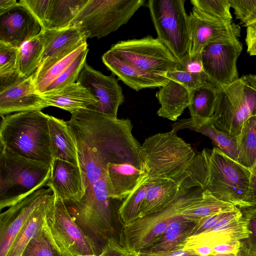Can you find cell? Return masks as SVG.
Instances as JSON below:
<instances>
[{"mask_svg": "<svg viewBox=\"0 0 256 256\" xmlns=\"http://www.w3.org/2000/svg\"><path fill=\"white\" fill-rule=\"evenodd\" d=\"M67 122L78 148L84 193L80 201L64 204L86 234L105 242L116 236L122 226L118 212L122 202L109 197L107 165L142 158L141 145L132 135L128 118L81 109Z\"/></svg>", "mask_w": 256, "mask_h": 256, "instance_id": "obj_1", "label": "cell"}, {"mask_svg": "<svg viewBox=\"0 0 256 256\" xmlns=\"http://www.w3.org/2000/svg\"><path fill=\"white\" fill-rule=\"evenodd\" d=\"M140 152L149 178L171 180L184 190L204 188L206 166L203 154L172 130L146 138Z\"/></svg>", "mask_w": 256, "mask_h": 256, "instance_id": "obj_2", "label": "cell"}, {"mask_svg": "<svg viewBox=\"0 0 256 256\" xmlns=\"http://www.w3.org/2000/svg\"><path fill=\"white\" fill-rule=\"evenodd\" d=\"M206 176L203 190L238 208L256 206V178L254 172L216 147L204 148Z\"/></svg>", "mask_w": 256, "mask_h": 256, "instance_id": "obj_3", "label": "cell"}, {"mask_svg": "<svg viewBox=\"0 0 256 256\" xmlns=\"http://www.w3.org/2000/svg\"><path fill=\"white\" fill-rule=\"evenodd\" d=\"M49 117L41 110L16 112L2 117L0 147L52 166L54 158Z\"/></svg>", "mask_w": 256, "mask_h": 256, "instance_id": "obj_4", "label": "cell"}, {"mask_svg": "<svg viewBox=\"0 0 256 256\" xmlns=\"http://www.w3.org/2000/svg\"><path fill=\"white\" fill-rule=\"evenodd\" d=\"M52 166L0 147V209L46 186Z\"/></svg>", "mask_w": 256, "mask_h": 256, "instance_id": "obj_5", "label": "cell"}, {"mask_svg": "<svg viewBox=\"0 0 256 256\" xmlns=\"http://www.w3.org/2000/svg\"><path fill=\"white\" fill-rule=\"evenodd\" d=\"M256 116V74H248L232 83L218 87L214 112L215 127L238 138L246 122Z\"/></svg>", "mask_w": 256, "mask_h": 256, "instance_id": "obj_6", "label": "cell"}, {"mask_svg": "<svg viewBox=\"0 0 256 256\" xmlns=\"http://www.w3.org/2000/svg\"><path fill=\"white\" fill-rule=\"evenodd\" d=\"M42 230L58 256L98 254L96 242L74 220L64 201L52 193Z\"/></svg>", "mask_w": 256, "mask_h": 256, "instance_id": "obj_7", "label": "cell"}, {"mask_svg": "<svg viewBox=\"0 0 256 256\" xmlns=\"http://www.w3.org/2000/svg\"><path fill=\"white\" fill-rule=\"evenodd\" d=\"M203 189L186 190L162 209L147 214L124 226L121 243L130 252L140 253L157 240L182 212L202 197Z\"/></svg>", "mask_w": 256, "mask_h": 256, "instance_id": "obj_8", "label": "cell"}, {"mask_svg": "<svg viewBox=\"0 0 256 256\" xmlns=\"http://www.w3.org/2000/svg\"><path fill=\"white\" fill-rule=\"evenodd\" d=\"M184 0H150L148 8L157 38L170 50L180 66L190 59L188 16Z\"/></svg>", "mask_w": 256, "mask_h": 256, "instance_id": "obj_9", "label": "cell"}, {"mask_svg": "<svg viewBox=\"0 0 256 256\" xmlns=\"http://www.w3.org/2000/svg\"><path fill=\"white\" fill-rule=\"evenodd\" d=\"M144 0H88L72 21L88 38H100L127 24Z\"/></svg>", "mask_w": 256, "mask_h": 256, "instance_id": "obj_10", "label": "cell"}, {"mask_svg": "<svg viewBox=\"0 0 256 256\" xmlns=\"http://www.w3.org/2000/svg\"><path fill=\"white\" fill-rule=\"evenodd\" d=\"M108 50L138 70L152 75L167 77L168 73L180 66L170 50L158 38L150 36L120 41Z\"/></svg>", "mask_w": 256, "mask_h": 256, "instance_id": "obj_11", "label": "cell"}, {"mask_svg": "<svg viewBox=\"0 0 256 256\" xmlns=\"http://www.w3.org/2000/svg\"><path fill=\"white\" fill-rule=\"evenodd\" d=\"M242 50L238 39L220 40L206 46L200 55L208 80L217 87L237 80L239 77L236 62Z\"/></svg>", "mask_w": 256, "mask_h": 256, "instance_id": "obj_12", "label": "cell"}, {"mask_svg": "<svg viewBox=\"0 0 256 256\" xmlns=\"http://www.w3.org/2000/svg\"><path fill=\"white\" fill-rule=\"evenodd\" d=\"M191 40L190 58L200 54L210 42L226 40L238 39L240 27L232 21L211 17L192 7L188 15Z\"/></svg>", "mask_w": 256, "mask_h": 256, "instance_id": "obj_13", "label": "cell"}, {"mask_svg": "<svg viewBox=\"0 0 256 256\" xmlns=\"http://www.w3.org/2000/svg\"><path fill=\"white\" fill-rule=\"evenodd\" d=\"M76 82L88 90L98 100V104L90 110L117 118L118 108L124 98L114 76L104 75L86 62Z\"/></svg>", "mask_w": 256, "mask_h": 256, "instance_id": "obj_14", "label": "cell"}, {"mask_svg": "<svg viewBox=\"0 0 256 256\" xmlns=\"http://www.w3.org/2000/svg\"><path fill=\"white\" fill-rule=\"evenodd\" d=\"M41 188L12 206L0 216V256H6L12 244L36 208L50 194Z\"/></svg>", "mask_w": 256, "mask_h": 256, "instance_id": "obj_15", "label": "cell"}, {"mask_svg": "<svg viewBox=\"0 0 256 256\" xmlns=\"http://www.w3.org/2000/svg\"><path fill=\"white\" fill-rule=\"evenodd\" d=\"M109 197L122 202L148 178L142 159L110 162L106 167Z\"/></svg>", "mask_w": 256, "mask_h": 256, "instance_id": "obj_16", "label": "cell"}, {"mask_svg": "<svg viewBox=\"0 0 256 256\" xmlns=\"http://www.w3.org/2000/svg\"><path fill=\"white\" fill-rule=\"evenodd\" d=\"M42 30L38 20L20 1L10 10L0 14V42L20 48Z\"/></svg>", "mask_w": 256, "mask_h": 256, "instance_id": "obj_17", "label": "cell"}, {"mask_svg": "<svg viewBox=\"0 0 256 256\" xmlns=\"http://www.w3.org/2000/svg\"><path fill=\"white\" fill-rule=\"evenodd\" d=\"M56 198L65 203L80 201L84 193L80 168L67 162L56 159L46 186Z\"/></svg>", "mask_w": 256, "mask_h": 256, "instance_id": "obj_18", "label": "cell"}, {"mask_svg": "<svg viewBox=\"0 0 256 256\" xmlns=\"http://www.w3.org/2000/svg\"><path fill=\"white\" fill-rule=\"evenodd\" d=\"M46 107L44 100L36 90L32 75L0 92L1 118L12 112L41 110Z\"/></svg>", "mask_w": 256, "mask_h": 256, "instance_id": "obj_19", "label": "cell"}, {"mask_svg": "<svg viewBox=\"0 0 256 256\" xmlns=\"http://www.w3.org/2000/svg\"><path fill=\"white\" fill-rule=\"evenodd\" d=\"M40 32L44 42L41 63L64 57L87 42L84 32L75 26L61 30L43 29Z\"/></svg>", "mask_w": 256, "mask_h": 256, "instance_id": "obj_20", "label": "cell"}, {"mask_svg": "<svg viewBox=\"0 0 256 256\" xmlns=\"http://www.w3.org/2000/svg\"><path fill=\"white\" fill-rule=\"evenodd\" d=\"M103 63L124 84L138 92L146 88L162 87L169 79L142 72L108 50L102 56Z\"/></svg>", "mask_w": 256, "mask_h": 256, "instance_id": "obj_21", "label": "cell"}, {"mask_svg": "<svg viewBox=\"0 0 256 256\" xmlns=\"http://www.w3.org/2000/svg\"><path fill=\"white\" fill-rule=\"evenodd\" d=\"M40 95L47 107H58L71 114L81 109H90L98 104L90 92L76 82L60 90Z\"/></svg>", "mask_w": 256, "mask_h": 256, "instance_id": "obj_22", "label": "cell"}, {"mask_svg": "<svg viewBox=\"0 0 256 256\" xmlns=\"http://www.w3.org/2000/svg\"><path fill=\"white\" fill-rule=\"evenodd\" d=\"M156 97L160 104L158 115L172 121H176L188 108L190 98V90L173 80L160 88Z\"/></svg>", "mask_w": 256, "mask_h": 256, "instance_id": "obj_23", "label": "cell"}, {"mask_svg": "<svg viewBox=\"0 0 256 256\" xmlns=\"http://www.w3.org/2000/svg\"><path fill=\"white\" fill-rule=\"evenodd\" d=\"M197 222L188 219L181 214L168 226L160 237L142 250L140 253L184 250L186 241L191 236Z\"/></svg>", "mask_w": 256, "mask_h": 256, "instance_id": "obj_24", "label": "cell"}, {"mask_svg": "<svg viewBox=\"0 0 256 256\" xmlns=\"http://www.w3.org/2000/svg\"><path fill=\"white\" fill-rule=\"evenodd\" d=\"M172 126V130L176 134L178 130L188 128L207 136L212 140L216 147L232 160L237 161V138L231 136L217 129L211 120L202 122L190 118L180 120Z\"/></svg>", "mask_w": 256, "mask_h": 256, "instance_id": "obj_25", "label": "cell"}, {"mask_svg": "<svg viewBox=\"0 0 256 256\" xmlns=\"http://www.w3.org/2000/svg\"><path fill=\"white\" fill-rule=\"evenodd\" d=\"M48 124L54 160L79 166L76 144L67 121L50 116Z\"/></svg>", "mask_w": 256, "mask_h": 256, "instance_id": "obj_26", "label": "cell"}, {"mask_svg": "<svg viewBox=\"0 0 256 256\" xmlns=\"http://www.w3.org/2000/svg\"><path fill=\"white\" fill-rule=\"evenodd\" d=\"M142 206L140 218L158 211L176 200L187 190L169 179H152Z\"/></svg>", "mask_w": 256, "mask_h": 256, "instance_id": "obj_27", "label": "cell"}, {"mask_svg": "<svg viewBox=\"0 0 256 256\" xmlns=\"http://www.w3.org/2000/svg\"><path fill=\"white\" fill-rule=\"evenodd\" d=\"M87 46L86 42L64 57L56 60L41 63L32 74L36 92L40 94H43L49 85L70 66Z\"/></svg>", "mask_w": 256, "mask_h": 256, "instance_id": "obj_28", "label": "cell"}, {"mask_svg": "<svg viewBox=\"0 0 256 256\" xmlns=\"http://www.w3.org/2000/svg\"><path fill=\"white\" fill-rule=\"evenodd\" d=\"M50 194L34 210L12 244L6 256H22L31 240L41 230L48 206L52 197Z\"/></svg>", "mask_w": 256, "mask_h": 256, "instance_id": "obj_29", "label": "cell"}, {"mask_svg": "<svg viewBox=\"0 0 256 256\" xmlns=\"http://www.w3.org/2000/svg\"><path fill=\"white\" fill-rule=\"evenodd\" d=\"M87 2L88 0H50L43 29L61 30L70 27Z\"/></svg>", "mask_w": 256, "mask_h": 256, "instance_id": "obj_30", "label": "cell"}, {"mask_svg": "<svg viewBox=\"0 0 256 256\" xmlns=\"http://www.w3.org/2000/svg\"><path fill=\"white\" fill-rule=\"evenodd\" d=\"M218 87L209 80L199 88L190 90L188 108L190 118L200 121L211 120L214 116Z\"/></svg>", "mask_w": 256, "mask_h": 256, "instance_id": "obj_31", "label": "cell"}, {"mask_svg": "<svg viewBox=\"0 0 256 256\" xmlns=\"http://www.w3.org/2000/svg\"><path fill=\"white\" fill-rule=\"evenodd\" d=\"M237 140V162L254 174L256 166V116L246 122Z\"/></svg>", "mask_w": 256, "mask_h": 256, "instance_id": "obj_32", "label": "cell"}, {"mask_svg": "<svg viewBox=\"0 0 256 256\" xmlns=\"http://www.w3.org/2000/svg\"><path fill=\"white\" fill-rule=\"evenodd\" d=\"M43 50L41 32L20 46L18 70L22 76L30 77L36 72L41 63Z\"/></svg>", "mask_w": 256, "mask_h": 256, "instance_id": "obj_33", "label": "cell"}, {"mask_svg": "<svg viewBox=\"0 0 256 256\" xmlns=\"http://www.w3.org/2000/svg\"><path fill=\"white\" fill-rule=\"evenodd\" d=\"M236 206L220 200L205 190H202L201 199L186 208L181 214L184 218L198 220L219 212L230 211Z\"/></svg>", "mask_w": 256, "mask_h": 256, "instance_id": "obj_34", "label": "cell"}, {"mask_svg": "<svg viewBox=\"0 0 256 256\" xmlns=\"http://www.w3.org/2000/svg\"><path fill=\"white\" fill-rule=\"evenodd\" d=\"M150 184L149 178L134 192L126 198L119 208V214L124 226L140 218L142 206Z\"/></svg>", "mask_w": 256, "mask_h": 256, "instance_id": "obj_35", "label": "cell"}, {"mask_svg": "<svg viewBox=\"0 0 256 256\" xmlns=\"http://www.w3.org/2000/svg\"><path fill=\"white\" fill-rule=\"evenodd\" d=\"M88 52L87 46L70 66L49 85L43 94L60 90L75 82L86 63Z\"/></svg>", "mask_w": 256, "mask_h": 256, "instance_id": "obj_36", "label": "cell"}, {"mask_svg": "<svg viewBox=\"0 0 256 256\" xmlns=\"http://www.w3.org/2000/svg\"><path fill=\"white\" fill-rule=\"evenodd\" d=\"M190 3L194 7L211 17L232 21L229 0H191Z\"/></svg>", "mask_w": 256, "mask_h": 256, "instance_id": "obj_37", "label": "cell"}, {"mask_svg": "<svg viewBox=\"0 0 256 256\" xmlns=\"http://www.w3.org/2000/svg\"><path fill=\"white\" fill-rule=\"evenodd\" d=\"M236 19L242 26L256 22V0H229Z\"/></svg>", "mask_w": 256, "mask_h": 256, "instance_id": "obj_38", "label": "cell"}, {"mask_svg": "<svg viewBox=\"0 0 256 256\" xmlns=\"http://www.w3.org/2000/svg\"><path fill=\"white\" fill-rule=\"evenodd\" d=\"M22 256H58L49 242L42 228L31 240Z\"/></svg>", "mask_w": 256, "mask_h": 256, "instance_id": "obj_39", "label": "cell"}, {"mask_svg": "<svg viewBox=\"0 0 256 256\" xmlns=\"http://www.w3.org/2000/svg\"><path fill=\"white\" fill-rule=\"evenodd\" d=\"M19 48L0 42V74L18 70Z\"/></svg>", "mask_w": 256, "mask_h": 256, "instance_id": "obj_40", "label": "cell"}, {"mask_svg": "<svg viewBox=\"0 0 256 256\" xmlns=\"http://www.w3.org/2000/svg\"><path fill=\"white\" fill-rule=\"evenodd\" d=\"M166 76L168 79L177 81L190 90L197 88L208 80L204 73L194 74L179 70L168 73Z\"/></svg>", "mask_w": 256, "mask_h": 256, "instance_id": "obj_41", "label": "cell"}, {"mask_svg": "<svg viewBox=\"0 0 256 256\" xmlns=\"http://www.w3.org/2000/svg\"><path fill=\"white\" fill-rule=\"evenodd\" d=\"M248 232V237L240 240L242 245L256 252V206L246 208L243 213Z\"/></svg>", "mask_w": 256, "mask_h": 256, "instance_id": "obj_42", "label": "cell"}, {"mask_svg": "<svg viewBox=\"0 0 256 256\" xmlns=\"http://www.w3.org/2000/svg\"><path fill=\"white\" fill-rule=\"evenodd\" d=\"M82 256H136L130 252L114 238L109 239L102 248L98 254H89Z\"/></svg>", "mask_w": 256, "mask_h": 256, "instance_id": "obj_43", "label": "cell"}, {"mask_svg": "<svg viewBox=\"0 0 256 256\" xmlns=\"http://www.w3.org/2000/svg\"><path fill=\"white\" fill-rule=\"evenodd\" d=\"M38 20L43 29L50 0H21Z\"/></svg>", "mask_w": 256, "mask_h": 256, "instance_id": "obj_44", "label": "cell"}, {"mask_svg": "<svg viewBox=\"0 0 256 256\" xmlns=\"http://www.w3.org/2000/svg\"><path fill=\"white\" fill-rule=\"evenodd\" d=\"M231 211L219 212L198 220L193 228L191 236L198 235L208 231L218 222L227 216Z\"/></svg>", "mask_w": 256, "mask_h": 256, "instance_id": "obj_45", "label": "cell"}, {"mask_svg": "<svg viewBox=\"0 0 256 256\" xmlns=\"http://www.w3.org/2000/svg\"><path fill=\"white\" fill-rule=\"evenodd\" d=\"M240 246V240H232L215 244L212 246V248L214 254H236Z\"/></svg>", "mask_w": 256, "mask_h": 256, "instance_id": "obj_46", "label": "cell"}, {"mask_svg": "<svg viewBox=\"0 0 256 256\" xmlns=\"http://www.w3.org/2000/svg\"><path fill=\"white\" fill-rule=\"evenodd\" d=\"M177 70L186 71L194 74L204 73L200 54L190 58L187 62L180 66Z\"/></svg>", "mask_w": 256, "mask_h": 256, "instance_id": "obj_47", "label": "cell"}, {"mask_svg": "<svg viewBox=\"0 0 256 256\" xmlns=\"http://www.w3.org/2000/svg\"><path fill=\"white\" fill-rule=\"evenodd\" d=\"M24 77L19 72L18 70L0 74V92Z\"/></svg>", "mask_w": 256, "mask_h": 256, "instance_id": "obj_48", "label": "cell"}, {"mask_svg": "<svg viewBox=\"0 0 256 256\" xmlns=\"http://www.w3.org/2000/svg\"><path fill=\"white\" fill-rule=\"evenodd\" d=\"M245 40L248 53L250 56H256V22L246 27Z\"/></svg>", "mask_w": 256, "mask_h": 256, "instance_id": "obj_49", "label": "cell"}, {"mask_svg": "<svg viewBox=\"0 0 256 256\" xmlns=\"http://www.w3.org/2000/svg\"><path fill=\"white\" fill-rule=\"evenodd\" d=\"M136 256H199L192 250H182L172 252H141Z\"/></svg>", "mask_w": 256, "mask_h": 256, "instance_id": "obj_50", "label": "cell"}, {"mask_svg": "<svg viewBox=\"0 0 256 256\" xmlns=\"http://www.w3.org/2000/svg\"><path fill=\"white\" fill-rule=\"evenodd\" d=\"M17 4L16 0H0V14L10 10Z\"/></svg>", "mask_w": 256, "mask_h": 256, "instance_id": "obj_51", "label": "cell"}, {"mask_svg": "<svg viewBox=\"0 0 256 256\" xmlns=\"http://www.w3.org/2000/svg\"><path fill=\"white\" fill-rule=\"evenodd\" d=\"M236 255V256H256V252L248 249L241 243V246Z\"/></svg>", "mask_w": 256, "mask_h": 256, "instance_id": "obj_52", "label": "cell"}, {"mask_svg": "<svg viewBox=\"0 0 256 256\" xmlns=\"http://www.w3.org/2000/svg\"><path fill=\"white\" fill-rule=\"evenodd\" d=\"M208 256H236V254H214L209 255Z\"/></svg>", "mask_w": 256, "mask_h": 256, "instance_id": "obj_53", "label": "cell"}, {"mask_svg": "<svg viewBox=\"0 0 256 256\" xmlns=\"http://www.w3.org/2000/svg\"><path fill=\"white\" fill-rule=\"evenodd\" d=\"M254 174L256 178V168H255V169L254 170Z\"/></svg>", "mask_w": 256, "mask_h": 256, "instance_id": "obj_54", "label": "cell"}, {"mask_svg": "<svg viewBox=\"0 0 256 256\" xmlns=\"http://www.w3.org/2000/svg\"></svg>", "mask_w": 256, "mask_h": 256, "instance_id": "obj_55", "label": "cell"}]
</instances>
